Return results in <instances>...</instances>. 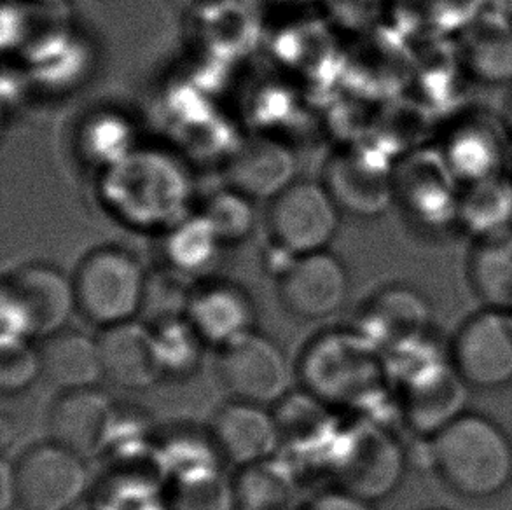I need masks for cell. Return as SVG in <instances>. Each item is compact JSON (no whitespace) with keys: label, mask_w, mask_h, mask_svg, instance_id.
Masks as SVG:
<instances>
[{"label":"cell","mask_w":512,"mask_h":510,"mask_svg":"<svg viewBox=\"0 0 512 510\" xmlns=\"http://www.w3.org/2000/svg\"><path fill=\"white\" fill-rule=\"evenodd\" d=\"M437 474L458 495L486 500L512 481V442L481 414L462 413L430 437Z\"/></svg>","instance_id":"obj_1"},{"label":"cell","mask_w":512,"mask_h":510,"mask_svg":"<svg viewBox=\"0 0 512 510\" xmlns=\"http://www.w3.org/2000/svg\"><path fill=\"white\" fill-rule=\"evenodd\" d=\"M77 310L74 276L46 262H28L2 282L0 346L30 343L65 331Z\"/></svg>","instance_id":"obj_2"},{"label":"cell","mask_w":512,"mask_h":510,"mask_svg":"<svg viewBox=\"0 0 512 510\" xmlns=\"http://www.w3.org/2000/svg\"><path fill=\"white\" fill-rule=\"evenodd\" d=\"M147 278L139 259L121 247H98L74 273L77 310L102 331L132 322L146 303Z\"/></svg>","instance_id":"obj_3"},{"label":"cell","mask_w":512,"mask_h":510,"mask_svg":"<svg viewBox=\"0 0 512 510\" xmlns=\"http://www.w3.org/2000/svg\"><path fill=\"white\" fill-rule=\"evenodd\" d=\"M340 212L322 182L296 180L270 201L271 240L292 259L324 252L340 229Z\"/></svg>","instance_id":"obj_4"},{"label":"cell","mask_w":512,"mask_h":510,"mask_svg":"<svg viewBox=\"0 0 512 510\" xmlns=\"http://www.w3.org/2000/svg\"><path fill=\"white\" fill-rule=\"evenodd\" d=\"M217 374L235 400L268 407L289 397L292 367L273 339L256 331L219 348Z\"/></svg>","instance_id":"obj_5"},{"label":"cell","mask_w":512,"mask_h":510,"mask_svg":"<svg viewBox=\"0 0 512 510\" xmlns=\"http://www.w3.org/2000/svg\"><path fill=\"white\" fill-rule=\"evenodd\" d=\"M14 479L23 510H72L90 486L86 460L53 441L23 451L14 462Z\"/></svg>","instance_id":"obj_6"},{"label":"cell","mask_w":512,"mask_h":510,"mask_svg":"<svg viewBox=\"0 0 512 510\" xmlns=\"http://www.w3.org/2000/svg\"><path fill=\"white\" fill-rule=\"evenodd\" d=\"M333 462L341 490L369 504L390 495L404 474L399 442L374 425H360L338 437Z\"/></svg>","instance_id":"obj_7"},{"label":"cell","mask_w":512,"mask_h":510,"mask_svg":"<svg viewBox=\"0 0 512 510\" xmlns=\"http://www.w3.org/2000/svg\"><path fill=\"white\" fill-rule=\"evenodd\" d=\"M376 348L364 334L360 338L345 334L320 338L306 350L301 366L306 390L324 404H350L353 395H359L378 374L373 359Z\"/></svg>","instance_id":"obj_8"},{"label":"cell","mask_w":512,"mask_h":510,"mask_svg":"<svg viewBox=\"0 0 512 510\" xmlns=\"http://www.w3.org/2000/svg\"><path fill=\"white\" fill-rule=\"evenodd\" d=\"M464 186L436 149L413 152L395 168V200L423 228L444 229L458 224Z\"/></svg>","instance_id":"obj_9"},{"label":"cell","mask_w":512,"mask_h":510,"mask_svg":"<svg viewBox=\"0 0 512 510\" xmlns=\"http://www.w3.org/2000/svg\"><path fill=\"white\" fill-rule=\"evenodd\" d=\"M451 362L465 385L497 390L512 383V313L486 308L455 338Z\"/></svg>","instance_id":"obj_10"},{"label":"cell","mask_w":512,"mask_h":510,"mask_svg":"<svg viewBox=\"0 0 512 510\" xmlns=\"http://www.w3.org/2000/svg\"><path fill=\"white\" fill-rule=\"evenodd\" d=\"M439 151L460 184L467 186L507 173L512 137L504 118L483 111L465 112L451 123Z\"/></svg>","instance_id":"obj_11"},{"label":"cell","mask_w":512,"mask_h":510,"mask_svg":"<svg viewBox=\"0 0 512 510\" xmlns=\"http://www.w3.org/2000/svg\"><path fill=\"white\" fill-rule=\"evenodd\" d=\"M350 276L338 255L329 250L294 257L280 275V301L292 317L324 320L343 308Z\"/></svg>","instance_id":"obj_12"},{"label":"cell","mask_w":512,"mask_h":510,"mask_svg":"<svg viewBox=\"0 0 512 510\" xmlns=\"http://www.w3.org/2000/svg\"><path fill=\"white\" fill-rule=\"evenodd\" d=\"M340 210L378 217L395 200V170L371 151L338 152L320 180Z\"/></svg>","instance_id":"obj_13"},{"label":"cell","mask_w":512,"mask_h":510,"mask_svg":"<svg viewBox=\"0 0 512 510\" xmlns=\"http://www.w3.org/2000/svg\"><path fill=\"white\" fill-rule=\"evenodd\" d=\"M114 423V400L98 386L63 392L49 409V441L90 460L109 448Z\"/></svg>","instance_id":"obj_14"},{"label":"cell","mask_w":512,"mask_h":510,"mask_svg":"<svg viewBox=\"0 0 512 510\" xmlns=\"http://www.w3.org/2000/svg\"><path fill=\"white\" fill-rule=\"evenodd\" d=\"M105 380L130 392L149 390L165 376L156 329L137 320L104 329L98 336Z\"/></svg>","instance_id":"obj_15"},{"label":"cell","mask_w":512,"mask_h":510,"mask_svg":"<svg viewBox=\"0 0 512 510\" xmlns=\"http://www.w3.org/2000/svg\"><path fill=\"white\" fill-rule=\"evenodd\" d=\"M210 439L217 453L240 469L270 460L282 446L277 416L264 406L235 399L215 413Z\"/></svg>","instance_id":"obj_16"},{"label":"cell","mask_w":512,"mask_h":510,"mask_svg":"<svg viewBox=\"0 0 512 510\" xmlns=\"http://www.w3.org/2000/svg\"><path fill=\"white\" fill-rule=\"evenodd\" d=\"M457 55L478 83L512 84V18L506 9L485 7L457 35Z\"/></svg>","instance_id":"obj_17"},{"label":"cell","mask_w":512,"mask_h":510,"mask_svg":"<svg viewBox=\"0 0 512 510\" xmlns=\"http://www.w3.org/2000/svg\"><path fill=\"white\" fill-rule=\"evenodd\" d=\"M186 318L205 345H228L254 331L256 310L245 290L235 283L212 282L193 290Z\"/></svg>","instance_id":"obj_18"},{"label":"cell","mask_w":512,"mask_h":510,"mask_svg":"<svg viewBox=\"0 0 512 510\" xmlns=\"http://www.w3.org/2000/svg\"><path fill=\"white\" fill-rule=\"evenodd\" d=\"M427 324V303L409 287L380 290L362 313V334L378 348L395 352L423 339Z\"/></svg>","instance_id":"obj_19"},{"label":"cell","mask_w":512,"mask_h":510,"mask_svg":"<svg viewBox=\"0 0 512 510\" xmlns=\"http://www.w3.org/2000/svg\"><path fill=\"white\" fill-rule=\"evenodd\" d=\"M229 187L249 200H275L296 182V159L289 147L270 140L252 138L229 159Z\"/></svg>","instance_id":"obj_20"},{"label":"cell","mask_w":512,"mask_h":510,"mask_svg":"<svg viewBox=\"0 0 512 510\" xmlns=\"http://www.w3.org/2000/svg\"><path fill=\"white\" fill-rule=\"evenodd\" d=\"M39 352L42 378L60 393L97 388L105 380L98 338L84 332H58L44 339Z\"/></svg>","instance_id":"obj_21"},{"label":"cell","mask_w":512,"mask_h":510,"mask_svg":"<svg viewBox=\"0 0 512 510\" xmlns=\"http://www.w3.org/2000/svg\"><path fill=\"white\" fill-rule=\"evenodd\" d=\"M458 226L476 240L512 229V175L500 173L462 189Z\"/></svg>","instance_id":"obj_22"},{"label":"cell","mask_w":512,"mask_h":510,"mask_svg":"<svg viewBox=\"0 0 512 510\" xmlns=\"http://www.w3.org/2000/svg\"><path fill=\"white\" fill-rule=\"evenodd\" d=\"M469 276L486 308L512 310V229L476 240Z\"/></svg>","instance_id":"obj_23"},{"label":"cell","mask_w":512,"mask_h":510,"mask_svg":"<svg viewBox=\"0 0 512 510\" xmlns=\"http://www.w3.org/2000/svg\"><path fill=\"white\" fill-rule=\"evenodd\" d=\"M294 498V474L273 458L242 469L233 488L238 510H291Z\"/></svg>","instance_id":"obj_24"},{"label":"cell","mask_w":512,"mask_h":510,"mask_svg":"<svg viewBox=\"0 0 512 510\" xmlns=\"http://www.w3.org/2000/svg\"><path fill=\"white\" fill-rule=\"evenodd\" d=\"M411 16L434 39L458 35L485 9V0H409Z\"/></svg>","instance_id":"obj_25"},{"label":"cell","mask_w":512,"mask_h":510,"mask_svg":"<svg viewBox=\"0 0 512 510\" xmlns=\"http://www.w3.org/2000/svg\"><path fill=\"white\" fill-rule=\"evenodd\" d=\"M249 198L229 187L208 201L203 219L221 243L242 242L254 226V210Z\"/></svg>","instance_id":"obj_26"},{"label":"cell","mask_w":512,"mask_h":510,"mask_svg":"<svg viewBox=\"0 0 512 510\" xmlns=\"http://www.w3.org/2000/svg\"><path fill=\"white\" fill-rule=\"evenodd\" d=\"M168 374H189L200 362L203 339L186 317L173 318L156 329Z\"/></svg>","instance_id":"obj_27"},{"label":"cell","mask_w":512,"mask_h":510,"mask_svg":"<svg viewBox=\"0 0 512 510\" xmlns=\"http://www.w3.org/2000/svg\"><path fill=\"white\" fill-rule=\"evenodd\" d=\"M217 245H221V242L201 217L196 228H186L173 238L168 252L170 264L180 275H196L212 264Z\"/></svg>","instance_id":"obj_28"},{"label":"cell","mask_w":512,"mask_h":510,"mask_svg":"<svg viewBox=\"0 0 512 510\" xmlns=\"http://www.w3.org/2000/svg\"><path fill=\"white\" fill-rule=\"evenodd\" d=\"M42 378L41 352L30 343L0 346V390L6 395L27 392Z\"/></svg>","instance_id":"obj_29"},{"label":"cell","mask_w":512,"mask_h":510,"mask_svg":"<svg viewBox=\"0 0 512 510\" xmlns=\"http://www.w3.org/2000/svg\"><path fill=\"white\" fill-rule=\"evenodd\" d=\"M308 510H371V505L366 500L353 497L346 491L338 493H326L322 497L315 498Z\"/></svg>","instance_id":"obj_30"},{"label":"cell","mask_w":512,"mask_h":510,"mask_svg":"<svg viewBox=\"0 0 512 510\" xmlns=\"http://www.w3.org/2000/svg\"><path fill=\"white\" fill-rule=\"evenodd\" d=\"M18 505L14 462L2 460L0 463V510H11Z\"/></svg>","instance_id":"obj_31"},{"label":"cell","mask_w":512,"mask_h":510,"mask_svg":"<svg viewBox=\"0 0 512 510\" xmlns=\"http://www.w3.org/2000/svg\"><path fill=\"white\" fill-rule=\"evenodd\" d=\"M502 118H504V123H506L507 130H509L512 137V91L509 98H507L506 111H504V116H502Z\"/></svg>","instance_id":"obj_32"},{"label":"cell","mask_w":512,"mask_h":510,"mask_svg":"<svg viewBox=\"0 0 512 510\" xmlns=\"http://www.w3.org/2000/svg\"><path fill=\"white\" fill-rule=\"evenodd\" d=\"M507 13H509V16L512 18V0H507Z\"/></svg>","instance_id":"obj_33"},{"label":"cell","mask_w":512,"mask_h":510,"mask_svg":"<svg viewBox=\"0 0 512 510\" xmlns=\"http://www.w3.org/2000/svg\"><path fill=\"white\" fill-rule=\"evenodd\" d=\"M511 313H512V310H511Z\"/></svg>","instance_id":"obj_34"},{"label":"cell","mask_w":512,"mask_h":510,"mask_svg":"<svg viewBox=\"0 0 512 510\" xmlns=\"http://www.w3.org/2000/svg\"><path fill=\"white\" fill-rule=\"evenodd\" d=\"M511 175H512V173H511Z\"/></svg>","instance_id":"obj_35"}]
</instances>
